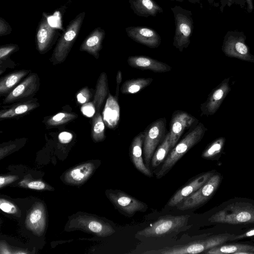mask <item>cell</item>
I'll return each mask as SVG.
<instances>
[{
    "label": "cell",
    "instance_id": "52a82bcc",
    "mask_svg": "<svg viewBox=\"0 0 254 254\" xmlns=\"http://www.w3.org/2000/svg\"><path fill=\"white\" fill-rule=\"evenodd\" d=\"M246 40V36L243 32L228 31L223 39L222 51L228 57L254 63V55L251 53Z\"/></svg>",
    "mask_w": 254,
    "mask_h": 254
},
{
    "label": "cell",
    "instance_id": "9c48e42d",
    "mask_svg": "<svg viewBox=\"0 0 254 254\" xmlns=\"http://www.w3.org/2000/svg\"><path fill=\"white\" fill-rule=\"evenodd\" d=\"M220 174H214L198 190L177 205L179 210H185L198 207L209 200L219 188L222 181Z\"/></svg>",
    "mask_w": 254,
    "mask_h": 254
},
{
    "label": "cell",
    "instance_id": "83f0119b",
    "mask_svg": "<svg viewBox=\"0 0 254 254\" xmlns=\"http://www.w3.org/2000/svg\"><path fill=\"white\" fill-rule=\"evenodd\" d=\"M171 149L170 134L168 132L152 156L151 164L153 169L156 168L166 158Z\"/></svg>",
    "mask_w": 254,
    "mask_h": 254
},
{
    "label": "cell",
    "instance_id": "ffe728a7",
    "mask_svg": "<svg viewBox=\"0 0 254 254\" xmlns=\"http://www.w3.org/2000/svg\"><path fill=\"white\" fill-rule=\"evenodd\" d=\"M130 7L139 16H156L163 12L162 7L154 0H129Z\"/></svg>",
    "mask_w": 254,
    "mask_h": 254
},
{
    "label": "cell",
    "instance_id": "f35d334b",
    "mask_svg": "<svg viewBox=\"0 0 254 254\" xmlns=\"http://www.w3.org/2000/svg\"><path fill=\"white\" fill-rule=\"evenodd\" d=\"M72 139V134L67 131H64L59 135V139L62 143H67Z\"/></svg>",
    "mask_w": 254,
    "mask_h": 254
},
{
    "label": "cell",
    "instance_id": "1f68e13d",
    "mask_svg": "<svg viewBox=\"0 0 254 254\" xmlns=\"http://www.w3.org/2000/svg\"><path fill=\"white\" fill-rule=\"evenodd\" d=\"M74 113L60 112L49 118L46 121V124L50 127H57L66 124L77 117Z\"/></svg>",
    "mask_w": 254,
    "mask_h": 254
},
{
    "label": "cell",
    "instance_id": "b9f144b4",
    "mask_svg": "<svg viewBox=\"0 0 254 254\" xmlns=\"http://www.w3.org/2000/svg\"><path fill=\"white\" fill-rule=\"evenodd\" d=\"M252 236H254V228L252 229L241 235H235L233 239V241L236 240H241L244 239L245 238L250 237Z\"/></svg>",
    "mask_w": 254,
    "mask_h": 254
},
{
    "label": "cell",
    "instance_id": "4dcf8cb0",
    "mask_svg": "<svg viewBox=\"0 0 254 254\" xmlns=\"http://www.w3.org/2000/svg\"><path fill=\"white\" fill-rule=\"evenodd\" d=\"M226 139L224 137L216 138L209 143L203 151L201 156L206 159H213L220 155L224 148Z\"/></svg>",
    "mask_w": 254,
    "mask_h": 254
},
{
    "label": "cell",
    "instance_id": "74e56055",
    "mask_svg": "<svg viewBox=\"0 0 254 254\" xmlns=\"http://www.w3.org/2000/svg\"><path fill=\"white\" fill-rule=\"evenodd\" d=\"M12 28L3 18L0 17V36H6L11 33Z\"/></svg>",
    "mask_w": 254,
    "mask_h": 254
},
{
    "label": "cell",
    "instance_id": "7bdbcfd3",
    "mask_svg": "<svg viewBox=\"0 0 254 254\" xmlns=\"http://www.w3.org/2000/svg\"><path fill=\"white\" fill-rule=\"evenodd\" d=\"M232 5V0H220V10L223 12L226 6L230 7Z\"/></svg>",
    "mask_w": 254,
    "mask_h": 254
},
{
    "label": "cell",
    "instance_id": "60d3db41",
    "mask_svg": "<svg viewBox=\"0 0 254 254\" xmlns=\"http://www.w3.org/2000/svg\"><path fill=\"white\" fill-rule=\"evenodd\" d=\"M122 81V72L121 70H118L117 72V74L116 75V94L115 97L116 99H118L119 95V90H120V85Z\"/></svg>",
    "mask_w": 254,
    "mask_h": 254
},
{
    "label": "cell",
    "instance_id": "603a6c76",
    "mask_svg": "<svg viewBox=\"0 0 254 254\" xmlns=\"http://www.w3.org/2000/svg\"><path fill=\"white\" fill-rule=\"evenodd\" d=\"M117 100L109 94L103 112L104 122L111 128L116 126L119 119V107Z\"/></svg>",
    "mask_w": 254,
    "mask_h": 254
},
{
    "label": "cell",
    "instance_id": "484cf974",
    "mask_svg": "<svg viewBox=\"0 0 254 254\" xmlns=\"http://www.w3.org/2000/svg\"><path fill=\"white\" fill-rule=\"evenodd\" d=\"M94 165L91 163H86L78 166L66 175V179L68 182L79 184L85 180L92 173Z\"/></svg>",
    "mask_w": 254,
    "mask_h": 254
},
{
    "label": "cell",
    "instance_id": "ac0fdd59",
    "mask_svg": "<svg viewBox=\"0 0 254 254\" xmlns=\"http://www.w3.org/2000/svg\"><path fill=\"white\" fill-rule=\"evenodd\" d=\"M144 131L140 132L132 139L130 146V156L135 168L144 175L151 177L153 174L148 168L142 158Z\"/></svg>",
    "mask_w": 254,
    "mask_h": 254
},
{
    "label": "cell",
    "instance_id": "30bf717a",
    "mask_svg": "<svg viewBox=\"0 0 254 254\" xmlns=\"http://www.w3.org/2000/svg\"><path fill=\"white\" fill-rule=\"evenodd\" d=\"M109 195L115 206L128 217L132 216L137 212H145L148 208L145 203L120 190H114Z\"/></svg>",
    "mask_w": 254,
    "mask_h": 254
},
{
    "label": "cell",
    "instance_id": "2e32d148",
    "mask_svg": "<svg viewBox=\"0 0 254 254\" xmlns=\"http://www.w3.org/2000/svg\"><path fill=\"white\" fill-rule=\"evenodd\" d=\"M215 173L213 171L203 173L178 190L168 201V206H177L186 198L201 187Z\"/></svg>",
    "mask_w": 254,
    "mask_h": 254
},
{
    "label": "cell",
    "instance_id": "8992f818",
    "mask_svg": "<svg viewBox=\"0 0 254 254\" xmlns=\"http://www.w3.org/2000/svg\"><path fill=\"white\" fill-rule=\"evenodd\" d=\"M85 16V12H81L67 26L53 51L51 57L53 64L63 63L66 59L79 33Z\"/></svg>",
    "mask_w": 254,
    "mask_h": 254
},
{
    "label": "cell",
    "instance_id": "44dd1931",
    "mask_svg": "<svg viewBox=\"0 0 254 254\" xmlns=\"http://www.w3.org/2000/svg\"><path fill=\"white\" fill-rule=\"evenodd\" d=\"M204 253L207 254H254V246L237 243L223 244L213 247Z\"/></svg>",
    "mask_w": 254,
    "mask_h": 254
},
{
    "label": "cell",
    "instance_id": "cb8c5ba5",
    "mask_svg": "<svg viewBox=\"0 0 254 254\" xmlns=\"http://www.w3.org/2000/svg\"><path fill=\"white\" fill-rule=\"evenodd\" d=\"M39 106L36 102H21L11 106L9 108L1 110L0 112V119H6L17 117L26 114Z\"/></svg>",
    "mask_w": 254,
    "mask_h": 254
},
{
    "label": "cell",
    "instance_id": "ba28073f",
    "mask_svg": "<svg viewBox=\"0 0 254 254\" xmlns=\"http://www.w3.org/2000/svg\"><path fill=\"white\" fill-rule=\"evenodd\" d=\"M166 119L159 118L149 124L143 131V155L145 164L149 168L157 147L166 135Z\"/></svg>",
    "mask_w": 254,
    "mask_h": 254
},
{
    "label": "cell",
    "instance_id": "ab89813d",
    "mask_svg": "<svg viewBox=\"0 0 254 254\" xmlns=\"http://www.w3.org/2000/svg\"><path fill=\"white\" fill-rule=\"evenodd\" d=\"M28 187L31 189L41 190L45 188V184L39 181H33L28 184Z\"/></svg>",
    "mask_w": 254,
    "mask_h": 254
},
{
    "label": "cell",
    "instance_id": "9a60e30c",
    "mask_svg": "<svg viewBox=\"0 0 254 254\" xmlns=\"http://www.w3.org/2000/svg\"><path fill=\"white\" fill-rule=\"evenodd\" d=\"M125 30L131 40L149 48H157L161 44V36L156 31L150 27L128 26Z\"/></svg>",
    "mask_w": 254,
    "mask_h": 254
},
{
    "label": "cell",
    "instance_id": "f1b7e54d",
    "mask_svg": "<svg viewBox=\"0 0 254 254\" xmlns=\"http://www.w3.org/2000/svg\"><path fill=\"white\" fill-rule=\"evenodd\" d=\"M91 136L94 142L102 141L106 137L105 134V123L100 112L96 113L93 117Z\"/></svg>",
    "mask_w": 254,
    "mask_h": 254
},
{
    "label": "cell",
    "instance_id": "e0dca14e",
    "mask_svg": "<svg viewBox=\"0 0 254 254\" xmlns=\"http://www.w3.org/2000/svg\"><path fill=\"white\" fill-rule=\"evenodd\" d=\"M127 63L131 67L154 72H166L172 69L168 64L145 56H129L127 59Z\"/></svg>",
    "mask_w": 254,
    "mask_h": 254
},
{
    "label": "cell",
    "instance_id": "3957f363",
    "mask_svg": "<svg viewBox=\"0 0 254 254\" xmlns=\"http://www.w3.org/2000/svg\"><path fill=\"white\" fill-rule=\"evenodd\" d=\"M209 220L216 223L254 224V204L248 202H233L213 214Z\"/></svg>",
    "mask_w": 254,
    "mask_h": 254
},
{
    "label": "cell",
    "instance_id": "8fae6325",
    "mask_svg": "<svg viewBox=\"0 0 254 254\" xmlns=\"http://www.w3.org/2000/svg\"><path fill=\"white\" fill-rule=\"evenodd\" d=\"M198 123V120L190 114L183 111H175L172 116L169 132L172 149L186 129L193 127Z\"/></svg>",
    "mask_w": 254,
    "mask_h": 254
},
{
    "label": "cell",
    "instance_id": "7dc6e473",
    "mask_svg": "<svg viewBox=\"0 0 254 254\" xmlns=\"http://www.w3.org/2000/svg\"><path fill=\"white\" fill-rule=\"evenodd\" d=\"M171 0V1H175L178 2H183L184 0Z\"/></svg>",
    "mask_w": 254,
    "mask_h": 254
},
{
    "label": "cell",
    "instance_id": "5bb4252c",
    "mask_svg": "<svg viewBox=\"0 0 254 254\" xmlns=\"http://www.w3.org/2000/svg\"><path fill=\"white\" fill-rule=\"evenodd\" d=\"M43 14L35 36L36 48L41 54H45L51 49L59 35L58 31L49 23L47 16Z\"/></svg>",
    "mask_w": 254,
    "mask_h": 254
},
{
    "label": "cell",
    "instance_id": "4fadbf2b",
    "mask_svg": "<svg viewBox=\"0 0 254 254\" xmlns=\"http://www.w3.org/2000/svg\"><path fill=\"white\" fill-rule=\"evenodd\" d=\"M229 80V77L225 78L212 90L206 100L200 105L201 116H211L217 111L231 91Z\"/></svg>",
    "mask_w": 254,
    "mask_h": 254
},
{
    "label": "cell",
    "instance_id": "7402d4cb",
    "mask_svg": "<svg viewBox=\"0 0 254 254\" xmlns=\"http://www.w3.org/2000/svg\"><path fill=\"white\" fill-rule=\"evenodd\" d=\"M29 70H19L12 72L2 77L0 80V94L1 96L8 94L27 74Z\"/></svg>",
    "mask_w": 254,
    "mask_h": 254
},
{
    "label": "cell",
    "instance_id": "f6af8a7d",
    "mask_svg": "<svg viewBox=\"0 0 254 254\" xmlns=\"http://www.w3.org/2000/svg\"><path fill=\"white\" fill-rule=\"evenodd\" d=\"M190 2L193 4L200 3V0H188Z\"/></svg>",
    "mask_w": 254,
    "mask_h": 254
},
{
    "label": "cell",
    "instance_id": "d6986e66",
    "mask_svg": "<svg viewBox=\"0 0 254 254\" xmlns=\"http://www.w3.org/2000/svg\"><path fill=\"white\" fill-rule=\"evenodd\" d=\"M105 31L101 27L94 29L85 38L81 44L79 50L86 52L98 59L99 52L102 49V43L105 37Z\"/></svg>",
    "mask_w": 254,
    "mask_h": 254
},
{
    "label": "cell",
    "instance_id": "ee69618b",
    "mask_svg": "<svg viewBox=\"0 0 254 254\" xmlns=\"http://www.w3.org/2000/svg\"><path fill=\"white\" fill-rule=\"evenodd\" d=\"M15 179V177H0V187L1 188L2 187L3 185L7 184V183H9L10 182H11V181H13V180H14Z\"/></svg>",
    "mask_w": 254,
    "mask_h": 254
},
{
    "label": "cell",
    "instance_id": "4316f807",
    "mask_svg": "<svg viewBox=\"0 0 254 254\" xmlns=\"http://www.w3.org/2000/svg\"><path fill=\"white\" fill-rule=\"evenodd\" d=\"M153 79L148 78H138L125 81L122 85L121 90L122 94H135L149 86Z\"/></svg>",
    "mask_w": 254,
    "mask_h": 254
},
{
    "label": "cell",
    "instance_id": "836d02e7",
    "mask_svg": "<svg viewBox=\"0 0 254 254\" xmlns=\"http://www.w3.org/2000/svg\"><path fill=\"white\" fill-rule=\"evenodd\" d=\"M91 97V92L87 87L81 89L76 95L77 102L83 104L88 103Z\"/></svg>",
    "mask_w": 254,
    "mask_h": 254
},
{
    "label": "cell",
    "instance_id": "d590c367",
    "mask_svg": "<svg viewBox=\"0 0 254 254\" xmlns=\"http://www.w3.org/2000/svg\"><path fill=\"white\" fill-rule=\"evenodd\" d=\"M81 111L85 116L93 117L96 113V109L93 102H88L83 104L81 107Z\"/></svg>",
    "mask_w": 254,
    "mask_h": 254
},
{
    "label": "cell",
    "instance_id": "d6a6232c",
    "mask_svg": "<svg viewBox=\"0 0 254 254\" xmlns=\"http://www.w3.org/2000/svg\"><path fill=\"white\" fill-rule=\"evenodd\" d=\"M18 49V46L14 44H6L1 46L0 47V62H2V61L7 59L11 54Z\"/></svg>",
    "mask_w": 254,
    "mask_h": 254
},
{
    "label": "cell",
    "instance_id": "d4e9b609",
    "mask_svg": "<svg viewBox=\"0 0 254 254\" xmlns=\"http://www.w3.org/2000/svg\"><path fill=\"white\" fill-rule=\"evenodd\" d=\"M109 94L107 76L105 72H103L97 81L95 92L92 101L96 109V113L100 112L101 107Z\"/></svg>",
    "mask_w": 254,
    "mask_h": 254
},
{
    "label": "cell",
    "instance_id": "f546056e",
    "mask_svg": "<svg viewBox=\"0 0 254 254\" xmlns=\"http://www.w3.org/2000/svg\"><path fill=\"white\" fill-rule=\"evenodd\" d=\"M27 223L32 230L40 232L43 229L44 223V210L40 206L34 207L30 213Z\"/></svg>",
    "mask_w": 254,
    "mask_h": 254
},
{
    "label": "cell",
    "instance_id": "5b68a950",
    "mask_svg": "<svg viewBox=\"0 0 254 254\" xmlns=\"http://www.w3.org/2000/svg\"><path fill=\"white\" fill-rule=\"evenodd\" d=\"M173 13L175 31L173 45L180 52L187 48L190 43V37L193 30V19L190 10L179 5L171 8Z\"/></svg>",
    "mask_w": 254,
    "mask_h": 254
},
{
    "label": "cell",
    "instance_id": "e575fe53",
    "mask_svg": "<svg viewBox=\"0 0 254 254\" xmlns=\"http://www.w3.org/2000/svg\"><path fill=\"white\" fill-rule=\"evenodd\" d=\"M234 4L239 5L248 13L252 12L254 9L253 0H232V5Z\"/></svg>",
    "mask_w": 254,
    "mask_h": 254
},
{
    "label": "cell",
    "instance_id": "277c9868",
    "mask_svg": "<svg viewBox=\"0 0 254 254\" xmlns=\"http://www.w3.org/2000/svg\"><path fill=\"white\" fill-rule=\"evenodd\" d=\"M190 217L189 215L161 216L149 226L137 232L135 236L137 238H154L178 232L187 225Z\"/></svg>",
    "mask_w": 254,
    "mask_h": 254
},
{
    "label": "cell",
    "instance_id": "bcb514c9",
    "mask_svg": "<svg viewBox=\"0 0 254 254\" xmlns=\"http://www.w3.org/2000/svg\"><path fill=\"white\" fill-rule=\"evenodd\" d=\"M210 5H213L214 4V0H207Z\"/></svg>",
    "mask_w": 254,
    "mask_h": 254
},
{
    "label": "cell",
    "instance_id": "7c38bea8",
    "mask_svg": "<svg viewBox=\"0 0 254 254\" xmlns=\"http://www.w3.org/2000/svg\"><path fill=\"white\" fill-rule=\"evenodd\" d=\"M39 86L37 74L31 73L6 96L3 103H12L31 97L38 91Z\"/></svg>",
    "mask_w": 254,
    "mask_h": 254
},
{
    "label": "cell",
    "instance_id": "8d00e7d4",
    "mask_svg": "<svg viewBox=\"0 0 254 254\" xmlns=\"http://www.w3.org/2000/svg\"><path fill=\"white\" fill-rule=\"evenodd\" d=\"M0 208L2 211L8 213L13 214L16 212V208L13 204L2 199H0Z\"/></svg>",
    "mask_w": 254,
    "mask_h": 254
},
{
    "label": "cell",
    "instance_id": "6da1fadb",
    "mask_svg": "<svg viewBox=\"0 0 254 254\" xmlns=\"http://www.w3.org/2000/svg\"><path fill=\"white\" fill-rule=\"evenodd\" d=\"M207 129L201 123L192 127L184 137L172 149L156 174L157 179L167 174L177 162L191 148L201 141Z\"/></svg>",
    "mask_w": 254,
    "mask_h": 254
},
{
    "label": "cell",
    "instance_id": "7a4b0ae2",
    "mask_svg": "<svg viewBox=\"0 0 254 254\" xmlns=\"http://www.w3.org/2000/svg\"><path fill=\"white\" fill-rule=\"evenodd\" d=\"M235 235L228 233L212 235L208 237L197 240L190 243L167 247L161 249L147 251L143 253L146 254H186L204 253L207 250L233 241Z\"/></svg>",
    "mask_w": 254,
    "mask_h": 254
}]
</instances>
